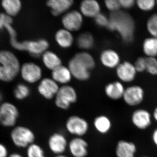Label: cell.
<instances>
[{
	"mask_svg": "<svg viewBox=\"0 0 157 157\" xmlns=\"http://www.w3.org/2000/svg\"><path fill=\"white\" fill-rule=\"evenodd\" d=\"M14 97L18 100H22L28 97L30 94V90L24 84L18 85L14 90Z\"/></svg>",
	"mask_w": 157,
	"mask_h": 157,
	"instance_id": "cell-32",
	"label": "cell"
},
{
	"mask_svg": "<svg viewBox=\"0 0 157 157\" xmlns=\"http://www.w3.org/2000/svg\"><path fill=\"white\" fill-rule=\"evenodd\" d=\"M77 44L78 47L82 49H90L94 45V38L89 33L82 34L77 39Z\"/></svg>",
	"mask_w": 157,
	"mask_h": 157,
	"instance_id": "cell-29",
	"label": "cell"
},
{
	"mask_svg": "<svg viewBox=\"0 0 157 157\" xmlns=\"http://www.w3.org/2000/svg\"><path fill=\"white\" fill-rule=\"evenodd\" d=\"M52 76L55 81L65 84L71 80V73L67 68L61 66L52 71Z\"/></svg>",
	"mask_w": 157,
	"mask_h": 157,
	"instance_id": "cell-23",
	"label": "cell"
},
{
	"mask_svg": "<svg viewBox=\"0 0 157 157\" xmlns=\"http://www.w3.org/2000/svg\"><path fill=\"white\" fill-rule=\"evenodd\" d=\"M69 67L71 74L78 80L84 81L90 78L89 70L74 58L69 62Z\"/></svg>",
	"mask_w": 157,
	"mask_h": 157,
	"instance_id": "cell-17",
	"label": "cell"
},
{
	"mask_svg": "<svg viewBox=\"0 0 157 157\" xmlns=\"http://www.w3.org/2000/svg\"><path fill=\"white\" fill-rule=\"evenodd\" d=\"M21 76L29 83L36 82L42 76V70L38 65L33 63H25L21 69Z\"/></svg>",
	"mask_w": 157,
	"mask_h": 157,
	"instance_id": "cell-12",
	"label": "cell"
},
{
	"mask_svg": "<svg viewBox=\"0 0 157 157\" xmlns=\"http://www.w3.org/2000/svg\"><path fill=\"white\" fill-rule=\"evenodd\" d=\"M2 4L6 14L10 17L17 15L21 9V4L19 0H3Z\"/></svg>",
	"mask_w": 157,
	"mask_h": 157,
	"instance_id": "cell-27",
	"label": "cell"
},
{
	"mask_svg": "<svg viewBox=\"0 0 157 157\" xmlns=\"http://www.w3.org/2000/svg\"><path fill=\"white\" fill-rule=\"evenodd\" d=\"M125 90L123 84L120 82H114L106 86L105 93L109 99L117 101L123 98Z\"/></svg>",
	"mask_w": 157,
	"mask_h": 157,
	"instance_id": "cell-18",
	"label": "cell"
},
{
	"mask_svg": "<svg viewBox=\"0 0 157 157\" xmlns=\"http://www.w3.org/2000/svg\"><path fill=\"white\" fill-rule=\"evenodd\" d=\"M136 4L140 10L149 11L154 9L156 2L155 0H137Z\"/></svg>",
	"mask_w": 157,
	"mask_h": 157,
	"instance_id": "cell-33",
	"label": "cell"
},
{
	"mask_svg": "<svg viewBox=\"0 0 157 157\" xmlns=\"http://www.w3.org/2000/svg\"><path fill=\"white\" fill-rule=\"evenodd\" d=\"M115 151L117 157H135L137 145L132 141L120 140L117 144Z\"/></svg>",
	"mask_w": 157,
	"mask_h": 157,
	"instance_id": "cell-16",
	"label": "cell"
},
{
	"mask_svg": "<svg viewBox=\"0 0 157 157\" xmlns=\"http://www.w3.org/2000/svg\"><path fill=\"white\" fill-rule=\"evenodd\" d=\"M140 157H150L147 156H141Z\"/></svg>",
	"mask_w": 157,
	"mask_h": 157,
	"instance_id": "cell-46",
	"label": "cell"
},
{
	"mask_svg": "<svg viewBox=\"0 0 157 157\" xmlns=\"http://www.w3.org/2000/svg\"><path fill=\"white\" fill-rule=\"evenodd\" d=\"M107 28L111 31H117L124 42L127 43L133 41L135 25L133 17L125 11H120L112 12L109 18Z\"/></svg>",
	"mask_w": 157,
	"mask_h": 157,
	"instance_id": "cell-1",
	"label": "cell"
},
{
	"mask_svg": "<svg viewBox=\"0 0 157 157\" xmlns=\"http://www.w3.org/2000/svg\"><path fill=\"white\" fill-rule=\"evenodd\" d=\"M116 73L121 81L125 82H131L135 79L137 72L134 64L126 61L117 66Z\"/></svg>",
	"mask_w": 157,
	"mask_h": 157,
	"instance_id": "cell-13",
	"label": "cell"
},
{
	"mask_svg": "<svg viewBox=\"0 0 157 157\" xmlns=\"http://www.w3.org/2000/svg\"><path fill=\"white\" fill-rule=\"evenodd\" d=\"M68 143L65 135L59 132L52 134L48 139V148L56 155L63 154L68 148Z\"/></svg>",
	"mask_w": 157,
	"mask_h": 157,
	"instance_id": "cell-10",
	"label": "cell"
},
{
	"mask_svg": "<svg viewBox=\"0 0 157 157\" xmlns=\"http://www.w3.org/2000/svg\"><path fill=\"white\" fill-rule=\"evenodd\" d=\"M55 98L56 106L59 109L67 110L69 109L71 104L77 101V93L72 86H64L59 88Z\"/></svg>",
	"mask_w": 157,
	"mask_h": 157,
	"instance_id": "cell-6",
	"label": "cell"
},
{
	"mask_svg": "<svg viewBox=\"0 0 157 157\" xmlns=\"http://www.w3.org/2000/svg\"><path fill=\"white\" fill-rule=\"evenodd\" d=\"M152 116L153 118L157 123V106L155 107L154 109L152 114Z\"/></svg>",
	"mask_w": 157,
	"mask_h": 157,
	"instance_id": "cell-42",
	"label": "cell"
},
{
	"mask_svg": "<svg viewBox=\"0 0 157 157\" xmlns=\"http://www.w3.org/2000/svg\"><path fill=\"white\" fill-rule=\"evenodd\" d=\"M134 65L137 73H142L146 71V58L143 57L138 58Z\"/></svg>",
	"mask_w": 157,
	"mask_h": 157,
	"instance_id": "cell-35",
	"label": "cell"
},
{
	"mask_svg": "<svg viewBox=\"0 0 157 157\" xmlns=\"http://www.w3.org/2000/svg\"><path fill=\"white\" fill-rule=\"evenodd\" d=\"M146 58V71L151 75H157V59L156 57H148Z\"/></svg>",
	"mask_w": 157,
	"mask_h": 157,
	"instance_id": "cell-34",
	"label": "cell"
},
{
	"mask_svg": "<svg viewBox=\"0 0 157 157\" xmlns=\"http://www.w3.org/2000/svg\"><path fill=\"white\" fill-rule=\"evenodd\" d=\"M63 25L67 30L75 31L81 28L82 23L81 14L78 11H73L65 14L62 19Z\"/></svg>",
	"mask_w": 157,
	"mask_h": 157,
	"instance_id": "cell-15",
	"label": "cell"
},
{
	"mask_svg": "<svg viewBox=\"0 0 157 157\" xmlns=\"http://www.w3.org/2000/svg\"><path fill=\"white\" fill-rule=\"evenodd\" d=\"M73 3L72 0H50L47 2V5L51 9L52 14L57 16L68 10Z\"/></svg>",
	"mask_w": 157,
	"mask_h": 157,
	"instance_id": "cell-19",
	"label": "cell"
},
{
	"mask_svg": "<svg viewBox=\"0 0 157 157\" xmlns=\"http://www.w3.org/2000/svg\"><path fill=\"white\" fill-rule=\"evenodd\" d=\"M2 95L1 94V93H0V106H1V104H2V103H1V101H2Z\"/></svg>",
	"mask_w": 157,
	"mask_h": 157,
	"instance_id": "cell-45",
	"label": "cell"
},
{
	"mask_svg": "<svg viewBox=\"0 0 157 157\" xmlns=\"http://www.w3.org/2000/svg\"><path fill=\"white\" fill-rule=\"evenodd\" d=\"M80 10L82 14L86 17H95L100 13V5L94 0H86L80 5Z\"/></svg>",
	"mask_w": 157,
	"mask_h": 157,
	"instance_id": "cell-22",
	"label": "cell"
},
{
	"mask_svg": "<svg viewBox=\"0 0 157 157\" xmlns=\"http://www.w3.org/2000/svg\"><path fill=\"white\" fill-rule=\"evenodd\" d=\"M54 157H69L67 156L66 155L64 154L57 155H56Z\"/></svg>",
	"mask_w": 157,
	"mask_h": 157,
	"instance_id": "cell-44",
	"label": "cell"
},
{
	"mask_svg": "<svg viewBox=\"0 0 157 157\" xmlns=\"http://www.w3.org/2000/svg\"><path fill=\"white\" fill-rule=\"evenodd\" d=\"M95 21L96 23L100 26L106 27L107 28L109 24V18L102 13H99L95 17Z\"/></svg>",
	"mask_w": 157,
	"mask_h": 157,
	"instance_id": "cell-37",
	"label": "cell"
},
{
	"mask_svg": "<svg viewBox=\"0 0 157 157\" xmlns=\"http://www.w3.org/2000/svg\"><path fill=\"white\" fill-rule=\"evenodd\" d=\"M121 7L126 9H129L133 8L135 4V0H119Z\"/></svg>",
	"mask_w": 157,
	"mask_h": 157,
	"instance_id": "cell-39",
	"label": "cell"
},
{
	"mask_svg": "<svg viewBox=\"0 0 157 157\" xmlns=\"http://www.w3.org/2000/svg\"><path fill=\"white\" fill-rule=\"evenodd\" d=\"M102 64L109 68L117 67L120 64V58L115 51L107 49L102 52L101 56Z\"/></svg>",
	"mask_w": 157,
	"mask_h": 157,
	"instance_id": "cell-20",
	"label": "cell"
},
{
	"mask_svg": "<svg viewBox=\"0 0 157 157\" xmlns=\"http://www.w3.org/2000/svg\"><path fill=\"white\" fill-rule=\"evenodd\" d=\"M144 53L148 57L157 56V38L151 36L144 39L143 43Z\"/></svg>",
	"mask_w": 157,
	"mask_h": 157,
	"instance_id": "cell-24",
	"label": "cell"
},
{
	"mask_svg": "<svg viewBox=\"0 0 157 157\" xmlns=\"http://www.w3.org/2000/svg\"><path fill=\"white\" fill-rule=\"evenodd\" d=\"M105 5L108 10L112 12L120 11L121 7L119 0H107L105 2Z\"/></svg>",
	"mask_w": 157,
	"mask_h": 157,
	"instance_id": "cell-36",
	"label": "cell"
},
{
	"mask_svg": "<svg viewBox=\"0 0 157 157\" xmlns=\"http://www.w3.org/2000/svg\"><path fill=\"white\" fill-rule=\"evenodd\" d=\"M19 111L15 104L11 102L2 103L0 106V125L6 128H12L17 125Z\"/></svg>",
	"mask_w": 157,
	"mask_h": 157,
	"instance_id": "cell-5",
	"label": "cell"
},
{
	"mask_svg": "<svg viewBox=\"0 0 157 157\" xmlns=\"http://www.w3.org/2000/svg\"><path fill=\"white\" fill-rule=\"evenodd\" d=\"M68 148L73 157H86L88 154V144L82 137H75L68 143Z\"/></svg>",
	"mask_w": 157,
	"mask_h": 157,
	"instance_id": "cell-11",
	"label": "cell"
},
{
	"mask_svg": "<svg viewBox=\"0 0 157 157\" xmlns=\"http://www.w3.org/2000/svg\"><path fill=\"white\" fill-rule=\"evenodd\" d=\"M59 89L56 82L49 78L42 80L38 88L39 94L47 100H50L56 97Z\"/></svg>",
	"mask_w": 157,
	"mask_h": 157,
	"instance_id": "cell-14",
	"label": "cell"
},
{
	"mask_svg": "<svg viewBox=\"0 0 157 157\" xmlns=\"http://www.w3.org/2000/svg\"><path fill=\"white\" fill-rule=\"evenodd\" d=\"M65 127L71 135L75 137H82L88 132L89 124L84 118L78 115H72L66 121Z\"/></svg>",
	"mask_w": 157,
	"mask_h": 157,
	"instance_id": "cell-7",
	"label": "cell"
},
{
	"mask_svg": "<svg viewBox=\"0 0 157 157\" xmlns=\"http://www.w3.org/2000/svg\"><path fill=\"white\" fill-rule=\"evenodd\" d=\"M10 139L17 148H26L35 143L36 135L32 129L23 125H17L12 128L10 132Z\"/></svg>",
	"mask_w": 157,
	"mask_h": 157,
	"instance_id": "cell-4",
	"label": "cell"
},
{
	"mask_svg": "<svg viewBox=\"0 0 157 157\" xmlns=\"http://www.w3.org/2000/svg\"><path fill=\"white\" fill-rule=\"evenodd\" d=\"M42 59L45 67L49 70H53L61 66L60 59L55 53L52 52H45L43 54Z\"/></svg>",
	"mask_w": 157,
	"mask_h": 157,
	"instance_id": "cell-26",
	"label": "cell"
},
{
	"mask_svg": "<svg viewBox=\"0 0 157 157\" xmlns=\"http://www.w3.org/2000/svg\"><path fill=\"white\" fill-rule=\"evenodd\" d=\"M12 46L19 50H25L32 55L39 56L49 47L48 42L45 39H40L36 41H25L19 42L16 39V33L15 30H11L9 33Z\"/></svg>",
	"mask_w": 157,
	"mask_h": 157,
	"instance_id": "cell-3",
	"label": "cell"
},
{
	"mask_svg": "<svg viewBox=\"0 0 157 157\" xmlns=\"http://www.w3.org/2000/svg\"><path fill=\"white\" fill-rule=\"evenodd\" d=\"M9 157H24L21 154L18 152H13L9 154Z\"/></svg>",
	"mask_w": 157,
	"mask_h": 157,
	"instance_id": "cell-43",
	"label": "cell"
},
{
	"mask_svg": "<svg viewBox=\"0 0 157 157\" xmlns=\"http://www.w3.org/2000/svg\"><path fill=\"white\" fill-rule=\"evenodd\" d=\"M26 149L27 157H46L43 149L36 143L32 144Z\"/></svg>",
	"mask_w": 157,
	"mask_h": 157,
	"instance_id": "cell-30",
	"label": "cell"
},
{
	"mask_svg": "<svg viewBox=\"0 0 157 157\" xmlns=\"http://www.w3.org/2000/svg\"><path fill=\"white\" fill-rule=\"evenodd\" d=\"M147 29L151 36L157 38V13L150 16L146 24Z\"/></svg>",
	"mask_w": 157,
	"mask_h": 157,
	"instance_id": "cell-31",
	"label": "cell"
},
{
	"mask_svg": "<svg viewBox=\"0 0 157 157\" xmlns=\"http://www.w3.org/2000/svg\"><path fill=\"white\" fill-rule=\"evenodd\" d=\"M0 80L2 81H12L20 70L17 57L9 51H0Z\"/></svg>",
	"mask_w": 157,
	"mask_h": 157,
	"instance_id": "cell-2",
	"label": "cell"
},
{
	"mask_svg": "<svg viewBox=\"0 0 157 157\" xmlns=\"http://www.w3.org/2000/svg\"><path fill=\"white\" fill-rule=\"evenodd\" d=\"M9 149L4 144L0 142V157H9Z\"/></svg>",
	"mask_w": 157,
	"mask_h": 157,
	"instance_id": "cell-40",
	"label": "cell"
},
{
	"mask_svg": "<svg viewBox=\"0 0 157 157\" xmlns=\"http://www.w3.org/2000/svg\"><path fill=\"white\" fill-rule=\"evenodd\" d=\"M93 124L96 131L102 135H106L109 133L112 128V121L108 116L105 115L96 117Z\"/></svg>",
	"mask_w": 157,
	"mask_h": 157,
	"instance_id": "cell-21",
	"label": "cell"
},
{
	"mask_svg": "<svg viewBox=\"0 0 157 157\" xmlns=\"http://www.w3.org/2000/svg\"><path fill=\"white\" fill-rule=\"evenodd\" d=\"M74 58L82 64L89 70H92L95 66L94 60L93 57L86 52L76 54Z\"/></svg>",
	"mask_w": 157,
	"mask_h": 157,
	"instance_id": "cell-28",
	"label": "cell"
},
{
	"mask_svg": "<svg viewBox=\"0 0 157 157\" xmlns=\"http://www.w3.org/2000/svg\"><path fill=\"white\" fill-rule=\"evenodd\" d=\"M152 114L147 109L138 108L135 109L131 115L132 124L138 130H145L151 126Z\"/></svg>",
	"mask_w": 157,
	"mask_h": 157,
	"instance_id": "cell-9",
	"label": "cell"
},
{
	"mask_svg": "<svg viewBox=\"0 0 157 157\" xmlns=\"http://www.w3.org/2000/svg\"><path fill=\"white\" fill-rule=\"evenodd\" d=\"M145 93L143 88L138 85H132L125 90L123 97L124 102L128 106L135 107L143 102Z\"/></svg>",
	"mask_w": 157,
	"mask_h": 157,
	"instance_id": "cell-8",
	"label": "cell"
},
{
	"mask_svg": "<svg viewBox=\"0 0 157 157\" xmlns=\"http://www.w3.org/2000/svg\"><path fill=\"white\" fill-rule=\"evenodd\" d=\"M156 4L157 5V1H156Z\"/></svg>",
	"mask_w": 157,
	"mask_h": 157,
	"instance_id": "cell-47",
	"label": "cell"
},
{
	"mask_svg": "<svg viewBox=\"0 0 157 157\" xmlns=\"http://www.w3.org/2000/svg\"><path fill=\"white\" fill-rule=\"evenodd\" d=\"M151 138L153 143L157 147V127L152 133Z\"/></svg>",
	"mask_w": 157,
	"mask_h": 157,
	"instance_id": "cell-41",
	"label": "cell"
},
{
	"mask_svg": "<svg viewBox=\"0 0 157 157\" xmlns=\"http://www.w3.org/2000/svg\"><path fill=\"white\" fill-rule=\"evenodd\" d=\"M73 37L70 31L67 29L59 30L56 35V40L61 47L69 48L72 45Z\"/></svg>",
	"mask_w": 157,
	"mask_h": 157,
	"instance_id": "cell-25",
	"label": "cell"
},
{
	"mask_svg": "<svg viewBox=\"0 0 157 157\" xmlns=\"http://www.w3.org/2000/svg\"><path fill=\"white\" fill-rule=\"evenodd\" d=\"M13 20L11 17L4 13L0 14V29L4 28L5 25L6 23L12 24Z\"/></svg>",
	"mask_w": 157,
	"mask_h": 157,
	"instance_id": "cell-38",
	"label": "cell"
}]
</instances>
